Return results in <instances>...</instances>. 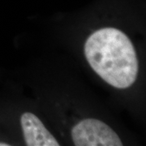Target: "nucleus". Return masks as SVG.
Returning <instances> with one entry per match:
<instances>
[{"label": "nucleus", "mask_w": 146, "mask_h": 146, "mask_svg": "<svg viewBox=\"0 0 146 146\" xmlns=\"http://www.w3.org/2000/svg\"><path fill=\"white\" fill-rule=\"evenodd\" d=\"M84 55L95 72L119 89L136 80L139 63L134 46L123 32L112 27L93 33L84 44Z\"/></svg>", "instance_id": "obj_1"}, {"label": "nucleus", "mask_w": 146, "mask_h": 146, "mask_svg": "<svg viewBox=\"0 0 146 146\" xmlns=\"http://www.w3.org/2000/svg\"><path fill=\"white\" fill-rule=\"evenodd\" d=\"M72 139L76 146H121L119 136L110 126L97 119H84L72 129Z\"/></svg>", "instance_id": "obj_2"}, {"label": "nucleus", "mask_w": 146, "mask_h": 146, "mask_svg": "<svg viewBox=\"0 0 146 146\" xmlns=\"http://www.w3.org/2000/svg\"><path fill=\"white\" fill-rule=\"evenodd\" d=\"M21 125L26 145H59V143L45 127L40 119L31 112H25L22 114Z\"/></svg>", "instance_id": "obj_3"}, {"label": "nucleus", "mask_w": 146, "mask_h": 146, "mask_svg": "<svg viewBox=\"0 0 146 146\" xmlns=\"http://www.w3.org/2000/svg\"><path fill=\"white\" fill-rule=\"evenodd\" d=\"M9 145L7 144V143H4V142H0V146H8Z\"/></svg>", "instance_id": "obj_4"}]
</instances>
